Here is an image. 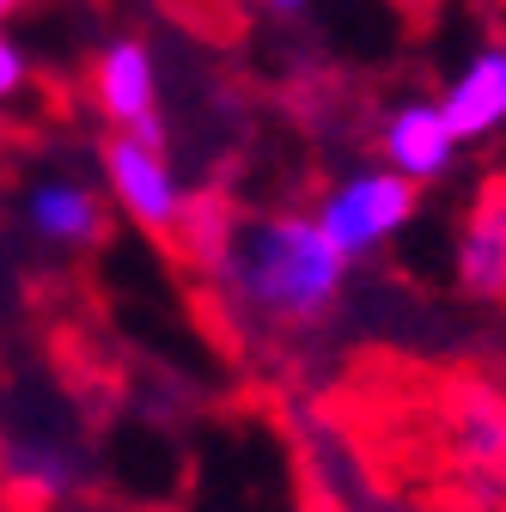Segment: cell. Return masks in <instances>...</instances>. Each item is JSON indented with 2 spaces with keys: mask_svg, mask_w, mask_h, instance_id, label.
I'll use <instances>...</instances> for the list:
<instances>
[{
  "mask_svg": "<svg viewBox=\"0 0 506 512\" xmlns=\"http://www.w3.org/2000/svg\"><path fill=\"white\" fill-rule=\"evenodd\" d=\"M439 458L458 500L500 512L506 506V384L458 378L439 397Z\"/></svg>",
  "mask_w": 506,
  "mask_h": 512,
  "instance_id": "3957f363",
  "label": "cell"
},
{
  "mask_svg": "<svg viewBox=\"0 0 506 512\" xmlns=\"http://www.w3.org/2000/svg\"><path fill=\"white\" fill-rule=\"evenodd\" d=\"M372 147H378V165H391L403 183L415 189H433L446 183L464 159L458 135L446 128V116H439V98L427 92H409V98H391L385 110H378L372 122Z\"/></svg>",
  "mask_w": 506,
  "mask_h": 512,
  "instance_id": "8992f818",
  "label": "cell"
},
{
  "mask_svg": "<svg viewBox=\"0 0 506 512\" xmlns=\"http://www.w3.org/2000/svg\"><path fill=\"white\" fill-rule=\"evenodd\" d=\"M0 482L31 506H74L86 494V464L55 433H0Z\"/></svg>",
  "mask_w": 506,
  "mask_h": 512,
  "instance_id": "30bf717a",
  "label": "cell"
},
{
  "mask_svg": "<svg viewBox=\"0 0 506 512\" xmlns=\"http://www.w3.org/2000/svg\"><path fill=\"white\" fill-rule=\"evenodd\" d=\"M25 7H37V0H0V31H7V25L25 13Z\"/></svg>",
  "mask_w": 506,
  "mask_h": 512,
  "instance_id": "4fadbf2b",
  "label": "cell"
},
{
  "mask_svg": "<svg viewBox=\"0 0 506 512\" xmlns=\"http://www.w3.org/2000/svg\"><path fill=\"white\" fill-rule=\"evenodd\" d=\"M421 214V189L403 183L391 165H348L336 171L324 189H318V202H311V220L324 226V238L348 256V263H372V256H385Z\"/></svg>",
  "mask_w": 506,
  "mask_h": 512,
  "instance_id": "7a4b0ae2",
  "label": "cell"
},
{
  "mask_svg": "<svg viewBox=\"0 0 506 512\" xmlns=\"http://www.w3.org/2000/svg\"><path fill=\"white\" fill-rule=\"evenodd\" d=\"M98 171H104V196L110 208L129 220L135 232H147L153 244H177L189 208V183L177 177L165 141H141V135H104L98 147Z\"/></svg>",
  "mask_w": 506,
  "mask_h": 512,
  "instance_id": "277c9868",
  "label": "cell"
},
{
  "mask_svg": "<svg viewBox=\"0 0 506 512\" xmlns=\"http://www.w3.org/2000/svg\"><path fill=\"white\" fill-rule=\"evenodd\" d=\"M19 226L43 250L86 256L110 232V196L80 171H43V177L25 183V196H19Z\"/></svg>",
  "mask_w": 506,
  "mask_h": 512,
  "instance_id": "52a82bcc",
  "label": "cell"
},
{
  "mask_svg": "<svg viewBox=\"0 0 506 512\" xmlns=\"http://www.w3.org/2000/svg\"><path fill=\"white\" fill-rule=\"evenodd\" d=\"M257 7H263V13H275V19H299L311 0H257Z\"/></svg>",
  "mask_w": 506,
  "mask_h": 512,
  "instance_id": "7c38bea8",
  "label": "cell"
},
{
  "mask_svg": "<svg viewBox=\"0 0 506 512\" xmlns=\"http://www.w3.org/2000/svg\"><path fill=\"white\" fill-rule=\"evenodd\" d=\"M452 287L470 305H506V177L476 189L452 232Z\"/></svg>",
  "mask_w": 506,
  "mask_h": 512,
  "instance_id": "ba28073f",
  "label": "cell"
},
{
  "mask_svg": "<svg viewBox=\"0 0 506 512\" xmlns=\"http://www.w3.org/2000/svg\"><path fill=\"white\" fill-rule=\"evenodd\" d=\"M92 104L110 122V135H141L165 141V74H159V49L135 31H122L98 49L92 61Z\"/></svg>",
  "mask_w": 506,
  "mask_h": 512,
  "instance_id": "5b68a950",
  "label": "cell"
},
{
  "mask_svg": "<svg viewBox=\"0 0 506 512\" xmlns=\"http://www.w3.org/2000/svg\"><path fill=\"white\" fill-rule=\"evenodd\" d=\"M177 250L202 269L214 311L244 348H293L324 336L342 305L354 263L324 238L311 208H232L196 202Z\"/></svg>",
  "mask_w": 506,
  "mask_h": 512,
  "instance_id": "6da1fadb",
  "label": "cell"
},
{
  "mask_svg": "<svg viewBox=\"0 0 506 512\" xmlns=\"http://www.w3.org/2000/svg\"><path fill=\"white\" fill-rule=\"evenodd\" d=\"M31 86H37V61H31V49H25L13 31H0V110H13Z\"/></svg>",
  "mask_w": 506,
  "mask_h": 512,
  "instance_id": "8fae6325",
  "label": "cell"
},
{
  "mask_svg": "<svg viewBox=\"0 0 506 512\" xmlns=\"http://www.w3.org/2000/svg\"><path fill=\"white\" fill-rule=\"evenodd\" d=\"M433 98H439L446 128L458 135V147L506 135V43H476Z\"/></svg>",
  "mask_w": 506,
  "mask_h": 512,
  "instance_id": "9c48e42d",
  "label": "cell"
}]
</instances>
